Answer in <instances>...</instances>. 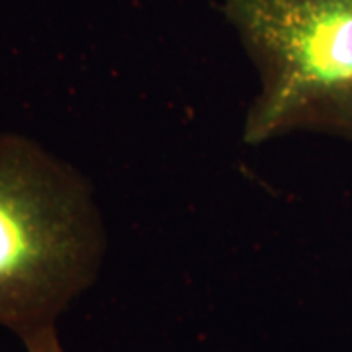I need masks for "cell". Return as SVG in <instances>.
<instances>
[{
	"mask_svg": "<svg viewBox=\"0 0 352 352\" xmlns=\"http://www.w3.org/2000/svg\"><path fill=\"white\" fill-rule=\"evenodd\" d=\"M24 349L25 352H65L57 337V329H51L34 339L25 340Z\"/></svg>",
	"mask_w": 352,
	"mask_h": 352,
	"instance_id": "cell-3",
	"label": "cell"
},
{
	"mask_svg": "<svg viewBox=\"0 0 352 352\" xmlns=\"http://www.w3.org/2000/svg\"><path fill=\"white\" fill-rule=\"evenodd\" d=\"M258 71L243 141L292 131L352 141V0H223Z\"/></svg>",
	"mask_w": 352,
	"mask_h": 352,
	"instance_id": "cell-2",
	"label": "cell"
},
{
	"mask_svg": "<svg viewBox=\"0 0 352 352\" xmlns=\"http://www.w3.org/2000/svg\"><path fill=\"white\" fill-rule=\"evenodd\" d=\"M106 233L92 186L20 133H0V327L18 339L57 319L98 276Z\"/></svg>",
	"mask_w": 352,
	"mask_h": 352,
	"instance_id": "cell-1",
	"label": "cell"
}]
</instances>
